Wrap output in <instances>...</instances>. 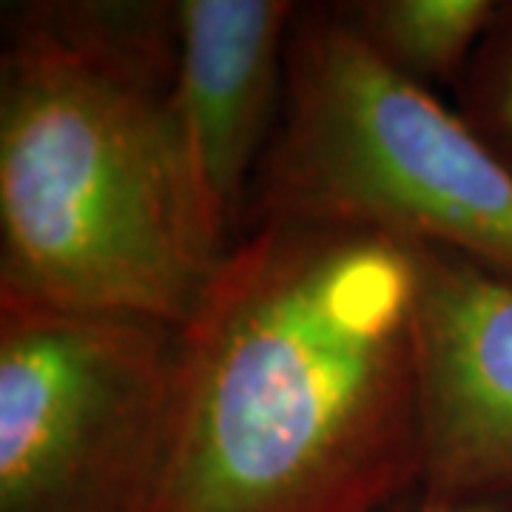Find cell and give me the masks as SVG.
<instances>
[{
  "instance_id": "obj_1",
  "label": "cell",
  "mask_w": 512,
  "mask_h": 512,
  "mask_svg": "<svg viewBox=\"0 0 512 512\" xmlns=\"http://www.w3.org/2000/svg\"><path fill=\"white\" fill-rule=\"evenodd\" d=\"M421 467L407 251L348 228L245 231L180 328L157 512H384Z\"/></svg>"
},
{
  "instance_id": "obj_2",
  "label": "cell",
  "mask_w": 512,
  "mask_h": 512,
  "mask_svg": "<svg viewBox=\"0 0 512 512\" xmlns=\"http://www.w3.org/2000/svg\"><path fill=\"white\" fill-rule=\"evenodd\" d=\"M174 86L29 37L0 52V299L183 328L225 256Z\"/></svg>"
},
{
  "instance_id": "obj_3",
  "label": "cell",
  "mask_w": 512,
  "mask_h": 512,
  "mask_svg": "<svg viewBox=\"0 0 512 512\" xmlns=\"http://www.w3.org/2000/svg\"><path fill=\"white\" fill-rule=\"evenodd\" d=\"M268 222L430 245L512 279V171L453 103L384 66L330 0L296 6L285 106L242 234Z\"/></svg>"
},
{
  "instance_id": "obj_4",
  "label": "cell",
  "mask_w": 512,
  "mask_h": 512,
  "mask_svg": "<svg viewBox=\"0 0 512 512\" xmlns=\"http://www.w3.org/2000/svg\"><path fill=\"white\" fill-rule=\"evenodd\" d=\"M180 328L0 299V512H157Z\"/></svg>"
},
{
  "instance_id": "obj_5",
  "label": "cell",
  "mask_w": 512,
  "mask_h": 512,
  "mask_svg": "<svg viewBox=\"0 0 512 512\" xmlns=\"http://www.w3.org/2000/svg\"><path fill=\"white\" fill-rule=\"evenodd\" d=\"M402 248L413 271L421 484L444 493L512 484V279L441 248Z\"/></svg>"
},
{
  "instance_id": "obj_6",
  "label": "cell",
  "mask_w": 512,
  "mask_h": 512,
  "mask_svg": "<svg viewBox=\"0 0 512 512\" xmlns=\"http://www.w3.org/2000/svg\"><path fill=\"white\" fill-rule=\"evenodd\" d=\"M293 0H177L174 109L222 231L237 242L288 83Z\"/></svg>"
},
{
  "instance_id": "obj_7",
  "label": "cell",
  "mask_w": 512,
  "mask_h": 512,
  "mask_svg": "<svg viewBox=\"0 0 512 512\" xmlns=\"http://www.w3.org/2000/svg\"><path fill=\"white\" fill-rule=\"evenodd\" d=\"M3 35L29 37L148 83L174 86L180 63L177 0H15Z\"/></svg>"
},
{
  "instance_id": "obj_8",
  "label": "cell",
  "mask_w": 512,
  "mask_h": 512,
  "mask_svg": "<svg viewBox=\"0 0 512 512\" xmlns=\"http://www.w3.org/2000/svg\"><path fill=\"white\" fill-rule=\"evenodd\" d=\"M373 55L430 92H456L498 0H330Z\"/></svg>"
},
{
  "instance_id": "obj_9",
  "label": "cell",
  "mask_w": 512,
  "mask_h": 512,
  "mask_svg": "<svg viewBox=\"0 0 512 512\" xmlns=\"http://www.w3.org/2000/svg\"><path fill=\"white\" fill-rule=\"evenodd\" d=\"M453 106L512 171V0H498L493 23L453 92Z\"/></svg>"
},
{
  "instance_id": "obj_10",
  "label": "cell",
  "mask_w": 512,
  "mask_h": 512,
  "mask_svg": "<svg viewBox=\"0 0 512 512\" xmlns=\"http://www.w3.org/2000/svg\"><path fill=\"white\" fill-rule=\"evenodd\" d=\"M384 512H512V484L444 493L416 484Z\"/></svg>"
}]
</instances>
